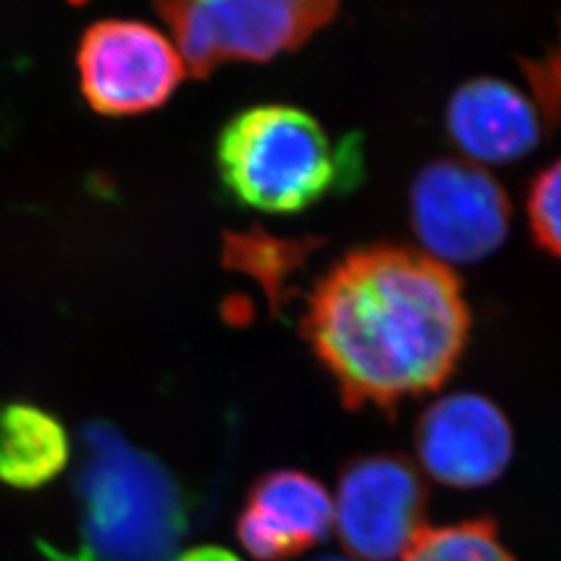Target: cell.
I'll list each match as a JSON object with an SVG mask.
<instances>
[{"instance_id": "6da1fadb", "label": "cell", "mask_w": 561, "mask_h": 561, "mask_svg": "<svg viewBox=\"0 0 561 561\" xmlns=\"http://www.w3.org/2000/svg\"><path fill=\"white\" fill-rule=\"evenodd\" d=\"M301 333L343 405L393 414L454 375L470 337V310L451 266L377 243L347 252L322 275Z\"/></svg>"}, {"instance_id": "7a4b0ae2", "label": "cell", "mask_w": 561, "mask_h": 561, "mask_svg": "<svg viewBox=\"0 0 561 561\" xmlns=\"http://www.w3.org/2000/svg\"><path fill=\"white\" fill-rule=\"evenodd\" d=\"M78 474L81 545L76 553L42 545L50 561H171L185 530L180 489L161 463L94 422L83 431Z\"/></svg>"}, {"instance_id": "3957f363", "label": "cell", "mask_w": 561, "mask_h": 561, "mask_svg": "<svg viewBox=\"0 0 561 561\" xmlns=\"http://www.w3.org/2000/svg\"><path fill=\"white\" fill-rule=\"evenodd\" d=\"M358 141L335 146L319 121L289 104L252 106L222 127L217 169L236 201L294 215L358 178Z\"/></svg>"}, {"instance_id": "277c9868", "label": "cell", "mask_w": 561, "mask_h": 561, "mask_svg": "<svg viewBox=\"0 0 561 561\" xmlns=\"http://www.w3.org/2000/svg\"><path fill=\"white\" fill-rule=\"evenodd\" d=\"M341 0H154L196 78L225 62H264L300 48L335 20Z\"/></svg>"}, {"instance_id": "5b68a950", "label": "cell", "mask_w": 561, "mask_h": 561, "mask_svg": "<svg viewBox=\"0 0 561 561\" xmlns=\"http://www.w3.org/2000/svg\"><path fill=\"white\" fill-rule=\"evenodd\" d=\"M410 222L431 259L447 266L474 264L507 240L512 202L481 164L437 159L412 180Z\"/></svg>"}, {"instance_id": "8992f818", "label": "cell", "mask_w": 561, "mask_h": 561, "mask_svg": "<svg viewBox=\"0 0 561 561\" xmlns=\"http://www.w3.org/2000/svg\"><path fill=\"white\" fill-rule=\"evenodd\" d=\"M428 491L416 466L400 454L347 461L333 500L343 549L360 561H396L426 528Z\"/></svg>"}, {"instance_id": "52a82bcc", "label": "cell", "mask_w": 561, "mask_h": 561, "mask_svg": "<svg viewBox=\"0 0 561 561\" xmlns=\"http://www.w3.org/2000/svg\"><path fill=\"white\" fill-rule=\"evenodd\" d=\"M83 99L104 117H134L173 96L185 76L178 46L140 21H99L78 48Z\"/></svg>"}, {"instance_id": "ba28073f", "label": "cell", "mask_w": 561, "mask_h": 561, "mask_svg": "<svg viewBox=\"0 0 561 561\" xmlns=\"http://www.w3.org/2000/svg\"><path fill=\"white\" fill-rule=\"evenodd\" d=\"M422 472L449 489L497 481L514 456V433L497 403L479 393H449L431 403L414 431Z\"/></svg>"}, {"instance_id": "9c48e42d", "label": "cell", "mask_w": 561, "mask_h": 561, "mask_svg": "<svg viewBox=\"0 0 561 561\" xmlns=\"http://www.w3.org/2000/svg\"><path fill=\"white\" fill-rule=\"evenodd\" d=\"M333 528V500L314 477L275 470L252 486L238 518V537L261 561L301 556L327 539Z\"/></svg>"}, {"instance_id": "30bf717a", "label": "cell", "mask_w": 561, "mask_h": 561, "mask_svg": "<svg viewBox=\"0 0 561 561\" xmlns=\"http://www.w3.org/2000/svg\"><path fill=\"white\" fill-rule=\"evenodd\" d=\"M449 140L474 164H507L528 157L542 138L535 102L514 83L474 78L461 83L445 108Z\"/></svg>"}, {"instance_id": "8fae6325", "label": "cell", "mask_w": 561, "mask_h": 561, "mask_svg": "<svg viewBox=\"0 0 561 561\" xmlns=\"http://www.w3.org/2000/svg\"><path fill=\"white\" fill-rule=\"evenodd\" d=\"M71 456L65 426L32 403L0 410V482L13 489H38L55 481Z\"/></svg>"}, {"instance_id": "7c38bea8", "label": "cell", "mask_w": 561, "mask_h": 561, "mask_svg": "<svg viewBox=\"0 0 561 561\" xmlns=\"http://www.w3.org/2000/svg\"><path fill=\"white\" fill-rule=\"evenodd\" d=\"M321 243L314 238L283 240L254 227L245 233L225 236L222 264L229 271H240L259 280L271 308L279 312L287 298L289 280Z\"/></svg>"}, {"instance_id": "4fadbf2b", "label": "cell", "mask_w": 561, "mask_h": 561, "mask_svg": "<svg viewBox=\"0 0 561 561\" xmlns=\"http://www.w3.org/2000/svg\"><path fill=\"white\" fill-rule=\"evenodd\" d=\"M401 561H516L489 518L426 526Z\"/></svg>"}, {"instance_id": "5bb4252c", "label": "cell", "mask_w": 561, "mask_h": 561, "mask_svg": "<svg viewBox=\"0 0 561 561\" xmlns=\"http://www.w3.org/2000/svg\"><path fill=\"white\" fill-rule=\"evenodd\" d=\"M526 215L535 243L545 254L561 261V159L530 181Z\"/></svg>"}, {"instance_id": "9a60e30c", "label": "cell", "mask_w": 561, "mask_h": 561, "mask_svg": "<svg viewBox=\"0 0 561 561\" xmlns=\"http://www.w3.org/2000/svg\"><path fill=\"white\" fill-rule=\"evenodd\" d=\"M522 73L533 90L535 106L542 127L561 136V21L560 34L553 46L539 59H520Z\"/></svg>"}, {"instance_id": "2e32d148", "label": "cell", "mask_w": 561, "mask_h": 561, "mask_svg": "<svg viewBox=\"0 0 561 561\" xmlns=\"http://www.w3.org/2000/svg\"><path fill=\"white\" fill-rule=\"evenodd\" d=\"M175 561H241L236 553L222 549V547H215V545H204V547H196L187 553H183L181 558Z\"/></svg>"}, {"instance_id": "e0dca14e", "label": "cell", "mask_w": 561, "mask_h": 561, "mask_svg": "<svg viewBox=\"0 0 561 561\" xmlns=\"http://www.w3.org/2000/svg\"><path fill=\"white\" fill-rule=\"evenodd\" d=\"M319 561H352V560H337V558H327V560H319Z\"/></svg>"}]
</instances>
